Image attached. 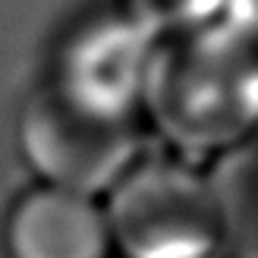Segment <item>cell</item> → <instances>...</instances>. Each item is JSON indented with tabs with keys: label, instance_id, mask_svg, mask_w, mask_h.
Returning a JSON list of instances; mask_svg holds the SVG:
<instances>
[{
	"label": "cell",
	"instance_id": "obj_1",
	"mask_svg": "<svg viewBox=\"0 0 258 258\" xmlns=\"http://www.w3.org/2000/svg\"><path fill=\"white\" fill-rule=\"evenodd\" d=\"M142 110L186 158L246 145L258 133V44L217 35L158 41Z\"/></svg>",
	"mask_w": 258,
	"mask_h": 258
},
{
	"label": "cell",
	"instance_id": "obj_2",
	"mask_svg": "<svg viewBox=\"0 0 258 258\" xmlns=\"http://www.w3.org/2000/svg\"><path fill=\"white\" fill-rule=\"evenodd\" d=\"M104 214L126 258H211L227 236L217 186L183 158H139L110 186Z\"/></svg>",
	"mask_w": 258,
	"mask_h": 258
},
{
	"label": "cell",
	"instance_id": "obj_3",
	"mask_svg": "<svg viewBox=\"0 0 258 258\" xmlns=\"http://www.w3.org/2000/svg\"><path fill=\"white\" fill-rule=\"evenodd\" d=\"M16 145L38 183L95 199L139 161V129L41 82L19 107Z\"/></svg>",
	"mask_w": 258,
	"mask_h": 258
},
{
	"label": "cell",
	"instance_id": "obj_4",
	"mask_svg": "<svg viewBox=\"0 0 258 258\" xmlns=\"http://www.w3.org/2000/svg\"><path fill=\"white\" fill-rule=\"evenodd\" d=\"M158 38L126 10H98L73 22L54 47L44 82L98 113L136 120Z\"/></svg>",
	"mask_w": 258,
	"mask_h": 258
},
{
	"label": "cell",
	"instance_id": "obj_5",
	"mask_svg": "<svg viewBox=\"0 0 258 258\" xmlns=\"http://www.w3.org/2000/svg\"><path fill=\"white\" fill-rule=\"evenodd\" d=\"M7 258H110L104 208L82 192L38 183L13 202L4 221Z\"/></svg>",
	"mask_w": 258,
	"mask_h": 258
},
{
	"label": "cell",
	"instance_id": "obj_6",
	"mask_svg": "<svg viewBox=\"0 0 258 258\" xmlns=\"http://www.w3.org/2000/svg\"><path fill=\"white\" fill-rule=\"evenodd\" d=\"M233 0H123V7L158 41L214 35Z\"/></svg>",
	"mask_w": 258,
	"mask_h": 258
},
{
	"label": "cell",
	"instance_id": "obj_7",
	"mask_svg": "<svg viewBox=\"0 0 258 258\" xmlns=\"http://www.w3.org/2000/svg\"><path fill=\"white\" fill-rule=\"evenodd\" d=\"M249 217L258 224V161L252 164V170H249Z\"/></svg>",
	"mask_w": 258,
	"mask_h": 258
},
{
	"label": "cell",
	"instance_id": "obj_8",
	"mask_svg": "<svg viewBox=\"0 0 258 258\" xmlns=\"http://www.w3.org/2000/svg\"><path fill=\"white\" fill-rule=\"evenodd\" d=\"M211 258H221V255H211Z\"/></svg>",
	"mask_w": 258,
	"mask_h": 258
}]
</instances>
